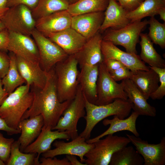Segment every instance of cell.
<instances>
[{
  "label": "cell",
  "mask_w": 165,
  "mask_h": 165,
  "mask_svg": "<svg viewBox=\"0 0 165 165\" xmlns=\"http://www.w3.org/2000/svg\"><path fill=\"white\" fill-rule=\"evenodd\" d=\"M8 95V94L3 87L2 79L0 77V105L2 103Z\"/></svg>",
  "instance_id": "cell-46"
},
{
  "label": "cell",
  "mask_w": 165,
  "mask_h": 165,
  "mask_svg": "<svg viewBox=\"0 0 165 165\" xmlns=\"http://www.w3.org/2000/svg\"><path fill=\"white\" fill-rule=\"evenodd\" d=\"M30 88L27 84L19 86L9 94L0 105V116L10 127L19 129L22 117L31 106L34 95Z\"/></svg>",
  "instance_id": "cell-3"
},
{
  "label": "cell",
  "mask_w": 165,
  "mask_h": 165,
  "mask_svg": "<svg viewBox=\"0 0 165 165\" xmlns=\"http://www.w3.org/2000/svg\"><path fill=\"white\" fill-rule=\"evenodd\" d=\"M53 146L55 148L42 154V157L53 158L60 155H74L78 156L80 161L83 163L85 154L94 147V143H87L85 138L79 135L68 142L56 140Z\"/></svg>",
  "instance_id": "cell-13"
},
{
  "label": "cell",
  "mask_w": 165,
  "mask_h": 165,
  "mask_svg": "<svg viewBox=\"0 0 165 165\" xmlns=\"http://www.w3.org/2000/svg\"><path fill=\"white\" fill-rule=\"evenodd\" d=\"M8 54L10 59L9 67L7 73L2 79V82L4 89L9 94L25 82L18 69L16 55L11 52Z\"/></svg>",
  "instance_id": "cell-30"
},
{
  "label": "cell",
  "mask_w": 165,
  "mask_h": 165,
  "mask_svg": "<svg viewBox=\"0 0 165 165\" xmlns=\"http://www.w3.org/2000/svg\"><path fill=\"white\" fill-rule=\"evenodd\" d=\"M109 0H78L69 4L67 10L72 16L98 12L106 9Z\"/></svg>",
  "instance_id": "cell-31"
},
{
  "label": "cell",
  "mask_w": 165,
  "mask_h": 165,
  "mask_svg": "<svg viewBox=\"0 0 165 165\" xmlns=\"http://www.w3.org/2000/svg\"><path fill=\"white\" fill-rule=\"evenodd\" d=\"M32 87L31 90L34 95L32 104L21 120L41 115L44 119V126L52 129L72 100L62 102L59 101L54 68L48 72L47 81L43 88Z\"/></svg>",
  "instance_id": "cell-1"
},
{
  "label": "cell",
  "mask_w": 165,
  "mask_h": 165,
  "mask_svg": "<svg viewBox=\"0 0 165 165\" xmlns=\"http://www.w3.org/2000/svg\"><path fill=\"white\" fill-rule=\"evenodd\" d=\"M70 4L68 0H39L32 14L36 20L54 13L67 10Z\"/></svg>",
  "instance_id": "cell-32"
},
{
  "label": "cell",
  "mask_w": 165,
  "mask_h": 165,
  "mask_svg": "<svg viewBox=\"0 0 165 165\" xmlns=\"http://www.w3.org/2000/svg\"><path fill=\"white\" fill-rule=\"evenodd\" d=\"M72 17L67 10L57 12L36 20L35 28L44 35L58 32L71 27Z\"/></svg>",
  "instance_id": "cell-17"
},
{
  "label": "cell",
  "mask_w": 165,
  "mask_h": 165,
  "mask_svg": "<svg viewBox=\"0 0 165 165\" xmlns=\"http://www.w3.org/2000/svg\"><path fill=\"white\" fill-rule=\"evenodd\" d=\"M31 35L38 47L40 65L46 72L50 71L57 63L64 60L69 56L57 44L35 28Z\"/></svg>",
  "instance_id": "cell-9"
},
{
  "label": "cell",
  "mask_w": 165,
  "mask_h": 165,
  "mask_svg": "<svg viewBox=\"0 0 165 165\" xmlns=\"http://www.w3.org/2000/svg\"><path fill=\"white\" fill-rule=\"evenodd\" d=\"M102 40V36L99 31L87 40L81 49L74 54L80 67L84 65L94 66L103 62Z\"/></svg>",
  "instance_id": "cell-18"
},
{
  "label": "cell",
  "mask_w": 165,
  "mask_h": 165,
  "mask_svg": "<svg viewBox=\"0 0 165 165\" xmlns=\"http://www.w3.org/2000/svg\"></svg>",
  "instance_id": "cell-52"
},
{
  "label": "cell",
  "mask_w": 165,
  "mask_h": 165,
  "mask_svg": "<svg viewBox=\"0 0 165 165\" xmlns=\"http://www.w3.org/2000/svg\"><path fill=\"white\" fill-rule=\"evenodd\" d=\"M141 52L140 57L145 63L149 66L160 68H165V61L155 49L153 43L147 33L140 35Z\"/></svg>",
  "instance_id": "cell-27"
},
{
  "label": "cell",
  "mask_w": 165,
  "mask_h": 165,
  "mask_svg": "<svg viewBox=\"0 0 165 165\" xmlns=\"http://www.w3.org/2000/svg\"><path fill=\"white\" fill-rule=\"evenodd\" d=\"M78 61L74 54L69 55L54 67L58 97L61 102L72 100L79 85Z\"/></svg>",
  "instance_id": "cell-4"
},
{
  "label": "cell",
  "mask_w": 165,
  "mask_h": 165,
  "mask_svg": "<svg viewBox=\"0 0 165 165\" xmlns=\"http://www.w3.org/2000/svg\"><path fill=\"white\" fill-rule=\"evenodd\" d=\"M70 4H73L76 2H77L78 0H68Z\"/></svg>",
  "instance_id": "cell-50"
},
{
  "label": "cell",
  "mask_w": 165,
  "mask_h": 165,
  "mask_svg": "<svg viewBox=\"0 0 165 165\" xmlns=\"http://www.w3.org/2000/svg\"><path fill=\"white\" fill-rule=\"evenodd\" d=\"M121 83L128 100L132 104V109L134 111L139 115L152 117L156 116L155 108L148 103L147 100L131 79H123Z\"/></svg>",
  "instance_id": "cell-21"
},
{
  "label": "cell",
  "mask_w": 165,
  "mask_h": 165,
  "mask_svg": "<svg viewBox=\"0 0 165 165\" xmlns=\"http://www.w3.org/2000/svg\"><path fill=\"white\" fill-rule=\"evenodd\" d=\"M7 52L0 50V77L2 79L7 73L10 59Z\"/></svg>",
  "instance_id": "cell-38"
},
{
  "label": "cell",
  "mask_w": 165,
  "mask_h": 165,
  "mask_svg": "<svg viewBox=\"0 0 165 165\" xmlns=\"http://www.w3.org/2000/svg\"><path fill=\"white\" fill-rule=\"evenodd\" d=\"M7 0H0V19L9 9L6 6Z\"/></svg>",
  "instance_id": "cell-47"
},
{
  "label": "cell",
  "mask_w": 165,
  "mask_h": 165,
  "mask_svg": "<svg viewBox=\"0 0 165 165\" xmlns=\"http://www.w3.org/2000/svg\"><path fill=\"white\" fill-rule=\"evenodd\" d=\"M14 141L13 138H8L4 137L3 134L0 132V159L5 163L9 158L11 147Z\"/></svg>",
  "instance_id": "cell-36"
},
{
  "label": "cell",
  "mask_w": 165,
  "mask_h": 165,
  "mask_svg": "<svg viewBox=\"0 0 165 165\" xmlns=\"http://www.w3.org/2000/svg\"><path fill=\"white\" fill-rule=\"evenodd\" d=\"M139 116L138 113L134 111L128 118L125 119H120L116 115H114L112 119H105L102 123L105 126L109 125V128L98 136L86 140V142L89 144L93 143L105 136L123 130L129 131L135 136L139 137V134L136 126V121Z\"/></svg>",
  "instance_id": "cell-22"
},
{
  "label": "cell",
  "mask_w": 165,
  "mask_h": 165,
  "mask_svg": "<svg viewBox=\"0 0 165 165\" xmlns=\"http://www.w3.org/2000/svg\"><path fill=\"white\" fill-rule=\"evenodd\" d=\"M71 139L69 133L67 131H52L51 128L43 126L41 132L36 140L27 146L23 152L36 154L39 159L40 155L51 149L52 143L56 140Z\"/></svg>",
  "instance_id": "cell-16"
},
{
  "label": "cell",
  "mask_w": 165,
  "mask_h": 165,
  "mask_svg": "<svg viewBox=\"0 0 165 165\" xmlns=\"http://www.w3.org/2000/svg\"><path fill=\"white\" fill-rule=\"evenodd\" d=\"M148 24V21L145 19L130 22L120 29H108L102 36L103 40L123 46L127 52L137 54L136 46L140 35Z\"/></svg>",
  "instance_id": "cell-6"
},
{
  "label": "cell",
  "mask_w": 165,
  "mask_h": 165,
  "mask_svg": "<svg viewBox=\"0 0 165 165\" xmlns=\"http://www.w3.org/2000/svg\"><path fill=\"white\" fill-rule=\"evenodd\" d=\"M86 114L85 97L79 85L74 98L52 130L67 131L69 133L71 139H73L79 136L77 129L78 121L84 117Z\"/></svg>",
  "instance_id": "cell-8"
},
{
  "label": "cell",
  "mask_w": 165,
  "mask_h": 165,
  "mask_svg": "<svg viewBox=\"0 0 165 165\" xmlns=\"http://www.w3.org/2000/svg\"><path fill=\"white\" fill-rule=\"evenodd\" d=\"M7 50L28 61L39 64L37 46L30 36L9 32Z\"/></svg>",
  "instance_id": "cell-12"
},
{
  "label": "cell",
  "mask_w": 165,
  "mask_h": 165,
  "mask_svg": "<svg viewBox=\"0 0 165 165\" xmlns=\"http://www.w3.org/2000/svg\"><path fill=\"white\" fill-rule=\"evenodd\" d=\"M20 143L18 140L12 143L6 165H39L40 161L36 158V154L23 153L20 151Z\"/></svg>",
  "instance_id": "cell-33"
},
{
  "label": "cell",
  "mask_w": 165,
  "mask_h": 165,
  "mask_svg": "<svg viewBox=\"0 0 165 165\" xmlns=\"http://www.w3.org/2000/svg\"><path fill=\"white\" fill-rule=\"evenodd\" d=\"M132 72L130 79L148 100L159 86L158 74L150 68L147 71L138 70Z\"/></svg>",
  "instance_id": "cell-26"
},
{
  "label": "cell",
  "mask_w": 165,
  "mask_h": 165,
  "mask_svg": "<svg viewBox=\"0 0 165 165\" xmlns=\"http://www.w3.org/2000/svg\"><path fill=\"white\" fill-rule=\"evenodd\" d=\"M19 71L27 85L42 89L45 85L48 72L44 71L39 63H34L16 56Z\"/></svg>",
  "instance_id": "cell-20"
},
{
  "label": "cell",
  "mask_w": 165,
  "mask_h": 165,
  "mask_svg": "<svg viewBox=\"0 0 165 165\" xmlns=\"http://www.w3.org/2000/svg\"><path fill=\"white\" fill-rule=\"evenodd\" d=\"M39 0H7L6 6L9 8L22 4L29 8L31 11L37 6Z\"/></svg>",
  "instance_id": "cell-39"
},
{
  "label": "cell",
  "mask_w": 165,
  "mask_h": 165,
  "mask_svg": "<svg viewBox=\"0 0 165 165\" xmlns=\"http://www.w3.org/2000/svg\"><path fill=\"white\" fill-rule=\"evenodd\" d=\"M109 72L112 77L116 81L130 79L132 74V72L125 66Z\"/></svg>",
  "instance_id": "cell-37"
},
{
  "label": "cell",
  "mask_w": 165,
  "mask_h": 165,
  "mask_svg": "<svg viewBox=\"0 0 165 165\" xmlns=\"http://www.w3.org/2000/svg\"><path fill=\"white\" fill-rule=\"evenodd\" d=\"M66 158L70 163L71 165H86L79 161L76 156L74 155H66Z\"/></svg>",
  "instance_id": "cell-45"
},
{
  "label": "cell",
  "mask_w": 165,
  "mask_h": 165,
  "mask_svg": "<svg viewBox=\"0 0 165 165\" xmlns=\"http://www.w3.org/2000/svg\"><path fill=\"white\" fill-rule=\"evenodd\" d=\"M44 35L57 44L68 55L77 52L87 40L71 27L58 32Z\"/></svg>",
  "instance_id": "cell-19"
},
{
  "label": "cell",
  "mask_w": 165,
  "mask_h": 165,
  "mask_svg": "<svg viewBox=\"0 0 165 165\" xmlns=\"http://www.w3.org/2000/svg\"><path fill=\"white\" fill-rule=\"evenodd\" d=\"M149 25L148 35L153 43L159 45L162 49L165 48V23H162L154 16L148 21Z\"/></svg>",
  "instance_id": "cell-34"
},
{
  "label": "cell",
  "mask_w": 165,
  "mask_h": 165,
  "mask_svg": "<svg viewBox=\"0 0 165 165\" xmlns=\"http://www.w3.org/2000/svg\"><path fill=\"white\" fill-rule=\"evenodd\" d=\"M126 135L142 157L144 165L165 164V137L162 138L159 143L151 144L134 135Z\"/></svg>",
  "instance_id": "cell-11"
},
{
  "label": "cell",
  "mask_w": 165,
  "mask_h": 165,
  "mask_svg": "<svg viewBox=\"0 0 165 165\" xmlns=\"http://www.w3.org/2000/svg\"><path fill=\"white\" fill-rule=\"evenodd\" d=\"M149 67L155 71L158 74L160 83L157 89L150 96L152 100L161 99L165 95V68Z\"/></svg>",
  "instance_id": "cell-35"
},
{
  "label": "cell",
  "mask_w": 165,
  "mask_h": 165,
  "mask_svg": "<svg viewBox=\"0 0 165 165\" xmlns=\"http://www.w3.org/2000/svg\"><path fill=\"white\" fill-rule=\"evenodd\" d=\"M130 142L127 137L109 134L94 142V147L85 155L86 165H108L113 154Z\"/></svg>",
  "instance_id": "cell-5"
},
{
  "label": "cell",
  "mask_w": 165,
  "mask_h": 165,
  "mask_svg": "<svg viewBox=\"0 0 165 165\" xmlns=\"http://www.w3.org/2000/svg\"><path fill=\"white\" fill-rule=\"evenodd\" d=\"M0 130L6 132L9 135H12L20 133L19 129H15L9 127L5 121L0 116Z\"/></svg>",
  "instance_id": "cell-44"
},
{
  "label": "cell",
  "mask_w": 165,
  "mask_h": 165,
  "mask_svg": "<svg viewBox=\"0 0 165 165\" xmlns=\"http://www.w3.org/2000/svg\"><path fill=\"white\" fill-rule=\"evenodd\" d=\"M85 97L86 114L84 118L86 126L79 135L86 140L90 139L93 129L100 121L114 115L120 119H124L129 115L132 109V104L128 100L117 99L109 104L97 105L90 102Z\"/></svg>",
  "instance_id": "cell-2"
},
{
  "label": "cell",
  "mask_w": 165,
  "mask_h": 165,
  "mask_svg": "<svg viewBox=\"0 0 165 165\" xmlns=\"http://www.w3.org/2000/svg\"><path fill=\"white\" fill-rule=\"evenodd\" d=\"M39 165H71L67 158L62 159L53 158H45L42 157L40 159Z\"/></svg>",
  "instance_id": "cell-40"
},
{
  "label": "cell",
  "mask_w": 165,
  "mask_h": 165,
  "mask_svg": "<svg viewBox=\"0 0 165 165\" xmlns=\"http://www.w3.org/2000/svg\"><path fill=\"white\" fill-rule=\"evenodd\" d=\"M142 156L132 146H125L114 152L111 158L110 165H142Z\"/></svg>",
  "instance_id": "cell-29"
},
{
  "label": "cell",
  "mask_w": 165,
  "mask_h": 165,
  "mask_svg": "<svg viewBox=\"0 0 165 165\" xmlns=\"http://www.w3.org/2000/svg\"><path fill=\"white\" fill-rule=\"evenodd\" d=\"M101 50L103 60L111 59L118 61L132 72L138 70L147 71L150 69L139 56L123 51L110 42L103 40Z\"/></svg>",
  "instance_id": "cell-14"
},
{
  "label": "cell",
  "mask_w": 165,
  "mask_h": 165,
  "mask_svg": "<svg viewBox=\"0 0 165 165\" xmlns=\"http://www.w3.org/2000/svg\"><path fill=\"white\" fill-rule=\"evenodd\" d=\"M164 7L165 0H144L136 9L127 12V17L131 22L140 21L146 17L154 16Z\"/></svg>",
  "instance_id": "cell-28"
},
{
  "label": "cell",
  "mask_w": 165,
  "mask_h": 165,
  "mask_svg": "<svg viewBox=\"0 0 165 165\" xmlns=\"http://www.w3.org/2000/svg\"><path fill=\"white\" fill-rule=\"evenodd\" d=\"M0 20L9 32L30 36L35 28L31 10L24 5L9 8Z\"/></svg>",
  "instance_id": "cell-7"
},
{
  "label": "cell",
  "mask_w": 165,
  "mask_h": 165,
  "mask_svg": "<svg viewBox=\"0 0 165 165\" xmlns=\"http://www.w3.org/2000/svg\"><path fill=\"white\" fill-rule=\"evenodd\" d=\"M6 163L1 159H0V165H5Z\"/></svg>",
  "instance_id": "cell-51"
},
{
  "label": "cell",
  "mask_w": 165,
  "mask_h": 165,
  "mask_svg": "<svg viewBox=\"0 0 165 165\" xmlns=\"http://www.w3.org/2000/svg\"><path fill=\"white\" fill-rule=\"evenodd\" d=\"M6 28L4 24L2 21L0 20V32Z\"/></svg>",
  "instance_id": "cell-49"
},
{
  "label": "cell",
  "mask_w": 165,
  "mask_h": 165,
  "mask_svg": "<svg viewBox=\"0 0 165 165\" xmlns=\"http://www.w3.org/2000/svg\"><path fill=\"white\" fill-rule=\"evenodd\" d=\"M158 14L160 16V19L164 22L165 21V7L161 8L158 11Z\"/></svg>",
  "instance_id": "cell-48"
},
{
  "label": "cell",
  "mask_w": 165,
  "mask_h": 165,
  "mask_svg": "<svg viewBox=\"0 0 165 165\" xmlns=\"http://www.w3.org/2000/svg\"><path fill=\"white\" fill-rule=\"evenodd\" d=\"M42 115L21 120L18 125L21 135L17 140L20 143V150L23 152L39 136L44 125Z\"/></svg>",
  "instance_id": "cell-24"
},
{
  "label": "cell",
  "mask_w": 165,
  "mask_h": 165,
  "mask_svg": "<svg viewBox=\"0 0 165 165\" xmlns=\"http://www.w3.org/2000/svg\"><path fill=\"white\" fill-rule=\"evenodd\" d=\"M105 11L100 31H103L109 28L120 29L131 22L127 17L128 12L118 4L116 0H109Z\"/></svg>",
  "instance_id": "cell-25"
},
{
  "label": "cell",
  "mask_w": 165,
  "mask_h": 165,
  "mask_svg": "<svg viewBox=\"0 0 165 165\" xmlns=\"http://www.w3.org/2000/svg\"><path fill=\"white\" fill-rule=\"evenodd\" d=\"M97 89L96 105H106L117 99L128 100L122 84L117 83L112 77L103 62L98 64Z\"/></svg>",
  "instance_id": "cell-10"
},
{
  "label": "cell",
  "mask_w": 165,
  "mask_h": 165,
  "mask_svg": "<svg viewBox=\"0 0 165 165\" xmlns=\"http://www.w3.org/2000/svg\"><path fill=\"white\" fill-rule=\"evenodd\" d=\"M104 17V12L72 16L71 28L87 40L99 31Z\"/></svg>",
  "instance_id": "cell-15"
},
{
  "label": "cell",
  "mask_w": 165,
  "mask_h": 165,
  "mask_svg": "<svg viewBox=\"0 0 165 165\" xmlns=\"http://www.w3.org/2000/svg\"><path fill=\"white\" fill-rule=\"evenodd\" d=\"M119 4L128 12L136 9L144 0H116Z\"/></svg>",
  "instance_id": "cell-41"
},
{
  "label": "cell",
  "mask_w": 165,
  "mask_h": 165,
  "mask_svg": "<svg viewBox=\"0 0 165 165\" xmlns=\"http://www.w3.org/2000/svg\"><path fill=\"white\" fill-rule=\"evenodd\" d=\"M103 62L109 72L115 70L124 66L119 61L114 59L104 60Z\"/></svg>",
  "instance_id": "cell-43"
},
{
  "label": "cell",
  "mask_w": 165,
  "mask_h": 165,
  "mask_svg": "<svg viewBox=\"0 0 165 165\" xmlns=\"http://www.w3.org/2000/svg\"><path fill=\"white\" fill-rule=\"evenodd\" d=\"M9 32L6 28L0 32V50L7 52Z\"/></svg>",
  "instance_id": "cell-42"
},
{
  "label": "cell",
  "mask_w": 165,
  "mask_h": 165,
  "mask_svg": "<svg viewBox=\"0 0 165 165\" xmlns=\"http://www.w3.org/2000/svg\"><path fill=\"white\" fill-rule=\"evenodd\" d=\"M80 68L78 77L79 85L86 99L90 102L95 104L97 99L98 64L84 65Z\"/></svg>",
  "instance_id": "cell-23"
}]
</instances>
